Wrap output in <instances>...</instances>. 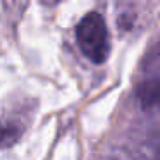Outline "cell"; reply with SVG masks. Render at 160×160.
I'll return each instance as SVG.
<instances>
[{
	"instance_id": "obj_2",
	"label": "cell",
	"mask_w": 160,
	"mask_h": 160,
	"mask_svg": "<svg viewBox=\"0 0 160 160\" xmlns=\"http://www.w3.org/2000/svg\"><path fill=\"white\" fill-rule=\"evenodd\" d=\"M139 100L146 107H157L160 105V81H148L143 83L138 90Z\"/></svg>"
},
{
	"instance_id": "obj_1",
	"label": "cell",
	"mask_w": 160,
	"mask_h": 160,
	"mask_svg": "<svg viewBox=\"0 0 160 160\" xmlns=\"http://www.w3.org/2000/svg\"><path fill=\"white\" fill-rule=\"evenodd\" d=\"M76 38L81 52L97 64L105 62L110 53V40L103 18L97 12L86 14L78 24Z\"/></svg>"
}]
</instances>
